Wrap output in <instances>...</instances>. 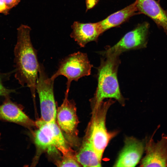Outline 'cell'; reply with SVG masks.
Returning <instances> with one entry per match:
<instances>
[{"label":"cell","instance_id":"obj_9","mask_svg":"<svg viewBox=\"0 0 167 167\" xmlns=\"http://www.w3.org/2000/svg\"><path fill=\"white\" fill-rule=\"evenodd\" d=\"M69 93L65 92L62 105L57 109L56 119L60 129L70 136L77 135L79 121L74 101L68 100Z\"/></svg>","mask_w":167,"mask_h":167},{"label":"cell","instance_id":"obj_20","mask_svg":"<svg viewBox=\"0 0 167 167\" xmlns=\"http://www.w3.org/2000/svg\"><path fill=\"white\" fill-rule=\"evenodd\" d=\"M0 139H1V134L0 133Z\"/></svg>","mask_w":167,"mask_h":167},{"label":"cell","instance_id":"obj_1","mask_svg":"<svg viewBox=\"0 0 167 167\" xmlns=\"http://www.w3.org/2000/svg\"><path fill=\"white\" fill-rule=\"evenodd\" d=\"M31 30L29 26L22 24L17 29V40L14 49L15 75L21 85H26L29 88L34 99L40 63L37 50L31 42Z\"/></svg>","mask_w":167,"mask_h":167},{"label":"cell","instance_id":"obj_14","mask_svg":"<svg viewBox=\"0 0 167 167\" xmlns=\"http://www.w3.org/2000/svg\"><path fill=\"white\" fill-rule=\"evenodd\" d=\"M78 162L84 167H101V158L96 152L92 143L88 128L79 151L76 154Z\"/></svg>","mask_w":167,"mask_h":167},{"label":"cell","instance_id":"obj_10","mask_svg":"<svg viewBox=\"0 0 167 167\" xmlns=\"http://www.w3.org/2000/svg\"><path fill=\"white\" fill-rule=\"evenodd\" d=\"M144 149L143 142L133 137H126L124 146L113 166H135L140 161Z\"/></svg>","mask_w":167,"mask_h":167},{"label":"cell","instance_id":"obj_5","mask_svg":"<svg viewBox=\"0 0 167 167\" xmlns=\"http://www.w3.org/2000/svg\"><path fill=\"white\" fill-rule=\"evenodd\" d=\"M92 66L87 54L78 51L63 59L57 70L50 77L55 80L59 76L65 77L67 79L65 92L69 93L71 82L77 81L80 78L90 75Z\"/></svg>","mask_w":167,"mask_h":167},{"label":"cell","instance_id":"obj_7","mask_svg":"<svg viewBox=\"0 0 167 167\" xmlns=\"http://www.w3.org/2000/svg\"><path fill=\"white\" fill-rule=\"evenodd\" d=\"M149 27V24L147 22L139 24L126 33L115 45L106 47L104 50L99 52V54L102 56L110 54L120 55L126 51L146 47Z\"/></svg>","mask_w":167,"mask_h":167},{"label":"cell","instance_id":"obj_12","mask_svg":"<svg viewBox=\"0 0 167 167\" xmlns=\"http://www.w3.org/2000/svg\"><path fill=\"white\" fill-rule=\"evenodd\" d=\"M71 28L72 31L70 36L80 47H84L89 42L96 41L102 33L98 22L84 23L75 21Z\"/></svg>","mask_w":167,"mask_h":167},{"label":"cell","instance_id":"obj_18","mask_svg":"<svg viewBox=\"0 0 167 167\" xmlns=\"http://www.w3.org/2000/svg\"><path fill=\"white\" fill-rule=\"evenodd\" d=\"M7 7L10 10L17 6L21 0H3Z\"/></svg>","mask_w":167,"mask_h":167},{"label":"cell","instance_id":"obj_19","mask_svg":"<svg viewBox=\"0 0 167 167\" xmlns=\"http://www.w3.org/2000/svg\"><path fill=\"white\" fill-rule=\"evenodd\" d=\"M10 10L8 8L3 0H0V13L7 15Z\"/></svg>","mask_w":167,"mask_h":167},{"label":"cell","instance_id":"obj_11","mask_svg":"<svg viewBox=\"0 0 167 167\" xmlns=\"http://www.w3.org/2000/svg\"><path fill=\"white\" fill-rule=\"evenodd\" d=\"M5 98L0 105V121L14 123L27 128L36 126L35 122L24 113L20 105L12 102L9 96Z\"/></svg>","mask_w":167,"mask_h":167},{"label":"cell","instance_id":"obj_4","mask_svg":"<svg viewBox=\"0 0 167 167\" xmlns=\"http://www.w3.org/2000/svg\"><path fill=\"white\" fill-rule=\"evenodd\" d=\"M37 129L33 134V139L38 149L51 152L57 150L62 155L72 149L67 144L56 120L46 122L40 119L35 122Z\"/></svg>","mask_w":167,"mask_h":167},{"label":"cell","instance_id":"obj_16","mask_svg":"<svg viewBox=\"0 0 167 167\" xmlns=\"http://www.w3.org/2000/svg\"><path fill=\"white\" fill-rule=\"evenodd\" d=\"M75 152L71 150L67 154L62 155L61 160L56 162V165L59 167H80L81 165L78 162Z\"/></svg>","mask_w":167,"mask_h":167},{"label":"cell","instance_id":"obj_3","mask_svg":"<svg viewBox=\"0 0 167 167\" xmlns=\"http://www.w3.org/2000/svg\"><path fill=\"white\" fill-rule=\"evenodd\" d=\"M114 101L111 99L92 106L91 122L88 128L93 147L102 159L103 152L110 140L117 134L116 132H108L105 126L108 110Z\"/></svg>","mask_w":167,"mask_h":167},{"label":"cell","instance_id":"obj_6","mask_svg":"<svg viewBox=\"0 0 167 167\" xmlns=\"http://www.w3.org/2000/svg\"><path fill=\"white\" fill-rule=\"evenodd\" d=\"M54 81L49 77L43 65L40 63L36 91L39 99L41 119L46 122L56 120L57 109L54 91Z\"/></svg>","mask_w":167,"mask_h":167},{"label":"cell","instance_id":"obj_8","mask_svg":"<svg viewBox=\"0 0 167 167\" xmlns=\"http://www.w3.org/2000/svg\"><path fill=\"white\" fill-rule=\"evenodd\" d=\"M146 141L145 155L142 159L140 166L167 167V135L163 133L161 139L155 142L153 136L159 128Z\"/></svg>","mask_w":167,"mask_h":167},{"label":"cell","instance_id":"obj_15","mask_svg":"<svg viewBox=\"0 0 167 167\" xmlns=\"http://www.w3.org/2000/svg\"><path fill=\"white\" fill-rule=\"evenodd\" d=\"M139 13L136 2L108 16L99 22L102 33L113 27L122 24L131 17Z\"/></svg>","mask_w":167,"mask_h":167},{"label":"cell","instance_id":"obj_2","mask_svg":"<svg viewBox=\"0 0 167 167\" xmlns=\"http://www.w3.org/2000/svg\"><path fill=\"white\" fill-rule=\"evenodd\" d=\"M119 55L106 54L101 60L97 68V86L91 102L92 106L97 105L106 98H114L122 105L125 99L119 88L117 72L120 63Z\"/></svg>","mask_w":167,"mask_h":167},{"label":"cell","instance_id":"obj_13","mask_svg":"<svg viewBox=\"0 0 167 167\" xmlns=\"http://www.w3.org/2000/svg\"><path fill=\"white\" fill-rule=\"evenodd\" d=\"M139 14L150 18L167 34V13L155 0H136Z\"/></svg>","mask_w":167,"mask_h":167},{"label":"cell","instance_id":"obj_17","mask_svg":"<svg viewBox=\"0 0 167 167\" xmlns=\"http://www.w3.org/2000/svg\"><path fill=\"white\" fill-rule=\"evenodd\" d=\"M13 92H14V90L7 89L4 86L0 78V96L5 97L9 96L10 93Z\"/></svg>","mask_w":167,"mask_h":167}]
</instances>
